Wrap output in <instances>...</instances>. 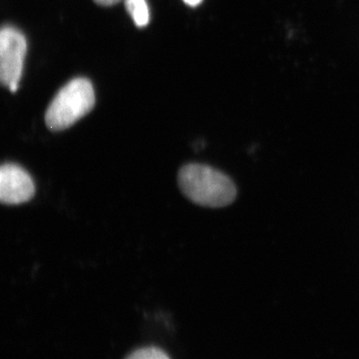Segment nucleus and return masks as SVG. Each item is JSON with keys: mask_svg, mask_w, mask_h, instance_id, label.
Here are the masks:
<instances>
[{"mask_svg": "<svg viewBox=\"0 0 359 359\" xmlns=\"http://www.w3.org/2000/svg\"><path fill=\"white\" fill-rule=\"evenodd\" d=\"M126 359H170V358L162 349L150 346L134 351Z\"/></svg>", "mask_w": 359, "mask_h": 359, "instance_id": "obj_6", "label": "nucleus"}, {"mask_svg": "<svg viewBox=\"0 0 359 359\" xmlns=\"http://www.w3.org/2000/svg\"><path fill=\"white\" fill-rule=\"evenodd\" d=\"M178 183L182 193L202 207H228L237 199L235 182L228 175L208 165H186L180 170Z\"/></svg>", "mask_w": 359, "mask_h": 359, "instance_id": "obj_1", "label": "nucleus"}, {"mask_svg": "<svg viewBox=\"0 0 359 359\" xmlns=\"http://www.w3.org/2000/svg\"><path fill=\"white\" fill-rule=\"evenodd\" d=\"M96 4H100V6H114V4H118V2L121 1V0H94Z\"/></svg>", "mask_w": 359, "mask_h": 359, "instance_id": "obj_7", "label": "nucleus"}, {"mask_svg": "<svg viewBox=\"0 0 359 359\" xmlns=\"http://www.w3.org/2000/svg\"><path fill=\"white\" fill-rule=\"evenodd\" d=\"M34 194V182L22 167L13 163L2 165L0 169V201L2 204H23L32 200Z\"/></svg>", "mask_w": 359, "mask_h": 359, "instance_id": "obj_4", "label": "nucleus"}, {"mask_svg": "<svg viewBox=\"0 0 359 359\" xmlns=\"http://www.w3.org/2000/svg\"><path fill=\"white\" fill-rule=\"evenodd\" d=\"M187 6L196 7L202 4L203 0H184Z\"/></svg>", "mask_w": 359, "mask_h": 359, "instance_id": "obj_8", "label": "nucleus"}, {"mask_svg": "<svg viewBox=\"0 0 359 359\" xmlns=\"http://www.w3.org/2000/svg\"><path fill=\"white\" fill-rule=\"evenodd\" d=\"M26 50L25 35L13 26H4L0 32V80L13 93L22 76Z\"/></svg>", "mask_w": 359, "mask_h": 359, "instance_id": "obj_3", "label": "nucleus"}, {"mask_svg": "<svg viewBox=\"0 0 359 359\" xmlns=\"http://www.w3.org/2000/svg\"><path fill=\"white\" fill-rule=\"evenodd\" d=\"M94 105L93 85L88 79L76 78L59 90L45 113V123L51 131H62L88 114Z\"/></svg>", "mask_w": 359, "mask_h": 359, "instance_id": "obj_2", "label": "nucleus"}, {"mask_svg": "<svg viewBox=\"0 0 359 359\" xmlns=\"http://www.w3.org/2000/svg\"><path fill=\"white\" fill-rule=\"evenodd\" d=\"M125 6L131 15L135 25L138 27H145L150 21V13L146 0H125Z\"/></svg>", "mask_w": 359, "mask_h": 359, "instance_id": "obj_5", "label": "nucleus"}]
</instances>
